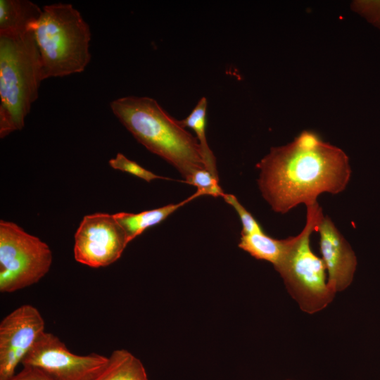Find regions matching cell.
Here are the masks:
<instances>
[{
	"mask_svg": "<svg viewBox=\"0 0 380 380\" xmlns=\"http://www.w3.org/2000/svg\"><path fill=\"white\" fill-rule=\"evenodd\" d=\"M108 163L112 168L129 173L147 182L156 179H171L153 173L136 162L129 160L121 153H117L116 156L114 158H111Z\"/></svg>",
	"mask_w": 380,
	"mask_h": 380,
	"instance_id": "e0dca14e",
	"label": "cell"
},
{
	"mask_svg": "<svg viewBox=\"0 0 380 380\" xmlns=\"http://www.w3.org/2000/svg\"><path fill=\"white\" fill-rule=\"evenodd\" d=\"M218 181V179L203 168L195 171L187 180L183 182L196 186L197 191L201 196L208 195L214 197H222L224 193L219 186Z\"/></svg>",
	"mask_w": 380,
	"mask_h": 380,
	"instance_id": "2e32d148",
	"label": "cell"
},
{
	"mask_svg": "<svg viewBox=\"0 0 380 380\" xmlns=\"http://www.w3.org/2000/svg\"><path fill=\"white\" fill-rule=\"evenodd\" d=\"M293 240V236L276 239L264 232L241 236L239 247L258 260L271 262L275 266L281 259Z\"/></svg>",
	"mask_w": 380,
	"mask_h": 380,
	"instance_id": "4fadbf2b",
	"label": "cell"
},
{
	"mask_svg": "<svg viewBox=\"0 0 380 380\" xmlns=\"http://www.w3.org/2000/svg\"><path fill=\"white\" fill-rule=\"evenodd\" d=\"M53 261L49 245L17 224L0 220V291L13 293L39 282Z\"/></svg>",
	"mask_w": 380,
	"mask_h": 380,
	"instance_id": "8992f818",
	"label": "cell"
},
{
	"mask_svg": "<svg viewBox=\"0 0 380 380\" xmlns=\"http://www.w3.org/2000/svg\"><path fill=\"white\" fill-rule=\"evenodd\" d=\"M94 380H148L146 369L132 353L125 349L113 350L103 371Z\"/></svg>",
	"mask_w": 380,
	"mask_h": 380,
	"instance_id": "5bb4252c",
	"label": "cell"
},
{
	"mask_svg": "<svg viewBox=\"0 0 380 380\" xmlns=\"http://www.w3.org/2000/svg\"><path fill=\"white\" fill-rule=\"evenodd\" d=\"M31 30L39 52L42 80L84 70L91 60V32L72 4L56 3L44 6Z\"/></svg>",
	"mask_w": 380,
	"mask_h": 380,
	"instance_id": "3957f363",
	"label": "cell"
},
{
	"mask_svg": "<svg viewBox=\"0 0 380 380\" xmlns=\"http://www.w3.org/2000/svg\"><path fill=\"white\" fill-rule=\"evenodd\" d=\"M44 329L42 314L30 304H23L4 317L0 323V380L15 374Z\"/></svg>",
	"mask_w": 380,
	"mask_h": 380,
	"instance_id": "9c48e42d",
	"label": "cell"
},
{
	"mask_svg": "<svg viewBox=\"0 0 380 380\" xmlns=\"http://www.w3.org/2000/svg\"><path fill=\"white\" fill-rule=\"evenodd\" d=\"M207 106V99L202 97L189 115L184 120H178V122L184 128L189 127L194 131L201 151L205 169L219 179L216 159L208 146L206 139Z\"/></svg>",
	"mask_w": 380,
	"mask_h": 380,
	"instance_id": "9a60e30c",
	"label": "cell"
},
{
	"mask_svg": "<svg viewBox=\"0 0 380 380\" xmlns=\"http://www.w3.org/2000/svg\"><path fill=\"white\" fill-rule=\"evenodd\" d=\"M306 223L280 260L274 266L300 309L309 314L322 310L336 293L326 281V267L310 248V236L317 231L324 214L318 203L307 205Z\"/></svg>",
	"mask_w": 380,
	"mask_h": 380,
	"instance_id": "5b68a950",
	"label": "cell"
},
{
	"mask_svg": "<svg viewBox=\"0 0 380 380\" xmlns=\"http://www.w3.org/2000/svg\"><path fill=\"white\" fill-rule=\"evenodd\" d=\"M8 380H53L42 370L32 367H23Z\"/></svg>",
	"mask_w": 380,
	"mask_h": 380,
	"instance_id": "ffe728a7",
	"label": "cell"
},
{
	"mask_svg": "<svg viewBox=\"0 0 380 380\" xmlns=\"http://www.w3.org/2000/svg\"><path fill=\"white\" fill-rule=\"evenodd\" d=\"M201 196V194L196 191L195 194L178 203H171L139 213L120 212L113 214V215L123 229L127 241L129 243L146 229L162 222L178 208Z\"/></svg>",
	"mask_w": 380,
	"mask_h": 380,
	"instance_id": "7c38bea8",
	"label": "cell"
},
{
	"mask_svg": "<svg viewBox=\"0 0 380 380\" xmlns=\"http://www.w3.org/2000/svg\"><path fill=\"white\" fill-rule=\"evenodd\" d=\"M224 201L231 205L238 213L241 224V235L252 233L264 232L262 227L253 216L239 203L236 197L233 194H224L222 196Z\"/></svg>",
	"mask_w": 380,
	"mask_h": 380,
	"instance_id": "ac0fdd59",
	"label": "cell"
},
{
	"mask_svg": "<svg viewBox=\"0 0 380 380\" xmlns=\"http://www.w3.org/2000/svg\"><path fill=\"white\" fill-rule=\"evenodd\" d=\"M259 189L272 209L286 213L317 203L323 193L344 191L351 176L349 158L316 133L302 132L286 145L272 147L256 165Z\"/></svg>",
	"mask_w": 380,
	"mask_h": 380,
	"instance_id": "6da1fadb",
	"label": "cell"
},
{
	"mask_svg": "<svg viewBox=\"0 0 380 380\" xmlns=\"http://www.w3.org/2000/svg\"><path fill=\"white\" fill-rule=\"evenodd\" d=\"M128 243L113 214L95 213L83 217L75 234L74 258L90 267H107L121 257Z\"/></svg>",
	"mask_w": 380,
	"mask_h": 380,
	"instance_id": "ba28073f",
	"label": "cell"
},
{
	"mask_svg": "<svg viewBox=\"0 0 380 380\" xmlns=\"http://www.w3.org/2000/svg\"><path fill=\"white\" fill-rule=\"evenodd\" d=\"M120 122L148 151L173 165L187 180L205 168L196 137L182 127L153 99L134 96L112 101Z\"/></svg>",
	"mask_w": 380,
	"mask_h": 380,
	"instance_id": "7a4b0ae2",
	"label": "cell"
},
{
	"mask_svg": "<svg viewBox=\"0 0 380 380\" xmlns=\"http://www.w3.org/2000/svg\"><path fill=\"white\" fill-rule=\"evenodd\" d=\"M42 81L39 49L32 30L0 36V138L24 127Z\"/></svg>",
	"mask_w": 380,
	"mask_h": 380,
	"instance_id": "277c9868",
	"label": "cell"
},
{
	"mask_svg": "<svg viewBox=\"0 0 380 380\" xmlns=\"http://www.w3.org/2000/svg\"><path fill=\"white\" fill-rule=\"evenodd\" d=\"M353 8L372 23L380 27V1H355L353 4Z\"/></svg>",
	"mask_w": 380,
	"mask_h": 380,
	"instance_id": "d6986e66",
	"label": "cell"
},
{
	"mask_svg": "<svg viewBox=\"0 0 380 380\" xmlns=\"http://www.w3.org/2000/svg\"><path fill=\"white\" fill-rule=\"evenodd\" d=\"M317 231L327 284L336 293L343 291L351 284L356 270L355 253L329 216L323 215Z\"/></svg>",
	"mask_w": 380,
	"mask_h": 380,
	"instance_id": "30bf717a",
	"label": "cell"
},
{
	"mask_svg": "<svg viewBox=\"0 0 380 380\" xmlns=\"http://www.w3.org/2000/svg\"><path fill=\"white\" fill-rule=\"evenodd\" d=\"M108 361V357L96 353L75 354L57 336L44 331L21 365L37 368L53 380H94Z\"/></svg>",
	"mask_w": 380,
	"mask_h": 380,
	"instance_id": "52a82bcc",
	"label": "cell"
},
{
	"mask_svg": "<svg viewBox=\"0 0 380 380\" xmlns=\"http://www.w3.org/2000/svg\"><path fill=\"white\" fill-rule=\"evenodd\" d=\"M42 13L28 0L0 1V36L16 37L31 30Z\"/></svg>",
	"mask_w": 380,
	"mask_h": 380,
	"instance_id": "8fae6325",
	"label": "cell"
}]
</instances>
